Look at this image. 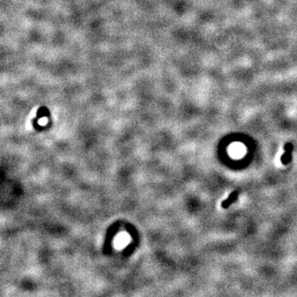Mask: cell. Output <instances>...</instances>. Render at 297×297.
Masks as SVG:
<instances>
[{"instance_id":"cell-3","label":"cell","mask_w":297,"mask_h":297,"mask_svg":"<svg viewBox=\"0 0 297 297\" xmlns=\"http://www.w3.org/2000/svg\"><path fill=\"white\" fill-rule=\"evenodd\" d=\"M126 239L127 238H126V236H120L119 239H118V242L117 244L120 245H125L126 244Z\"/></svg>"},{"instance_id":"cell-2","label":"cell","mask_w":297,"mask_h":297,"mask_svg":"<svg viewBox=\"0 0 297 297\" xmlns=\"http://www.w3.org/2000/svg\"><path fill=\"white\" fill-rule=\"evenodd\" d=\"M238 196H239V192L238 191H234L233 192H231L229 195V197L225 201H222V203H221L222 208H224V209L229 208L231 205L232 203H234L238 199Z\"/></svg>"},{"instance_id":"cell-1","label":"cell","mask_w":297,"mask_h":297,"mask_svg":"<svg viewBox=\"0 0 297 297\" xmlns=\"http://www.w3.org/2000/svg\"><path fill=\"white\" fill-rule=\"evenodd\" d=\"M284 150L285 153L281 157V162L282 164L286 165L291 161V158H292L291 153L293 151V144H291V143L286 144V145L284 146Z\"/></svg>"}]
</instances>
